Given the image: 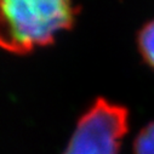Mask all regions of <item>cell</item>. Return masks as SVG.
Here are the masks:
<instances>
[{
	"mask_svg": "<svg viewBox=\"0 0 154 154\" xmlns=\"http://www.w3.org/2000/svg\"><path fill=\"white\" fill-rule=\"evenodd\" d=\"M137 48L143 61L154 68V18L140 28L137 33Z\"/></svg>",
	"mask_w": 154,
	"mask_h": 154,
	"instance_id": "3",
	"label": "cell"
},
{
	"mask_svg": "<svg viewBox=\"0 0 154 154\" xmlns=\"http://www.w3.org/2000/svg\"><path fill=\"white\" fill-rule=\"evenodd\" d=\"M129 109L97 97L80 115L62 154H118L129 131Z\"/></svg>",
	"mask_w": 154,
	"mask_h": 154,
	"instance_id": "2",
	"label": "cell"
},
{
	"mask_svg": "<svg viewBox=\"0 0 154 154\" xmlns=\"http://www.w3.org/2000/svg\"><path fill=\"white\" fill-rule=\"evenodd\" d=\"M79 6L66 0H0V48L27 54L70 29Z\"/></svg>",
	"mask_w": 154,
	"mask_h": 154,
	"instance_id": "1",
	"label": "cell"
},
{
	"mask_svg": "<svg viewBox=\"0 0 154 154\" xmlns=\"http://www.w3.org/2000/svg\"><path fill=\"white\" fill-rule=\"evenodd\" d=\"M134 154H154V120L137 134L134 141Z\"/></svg>",
	"mask_w": 154,
	"mask_h": 154,
	"instance_id": "4",
	"label": "cell"
}]
</instances>
